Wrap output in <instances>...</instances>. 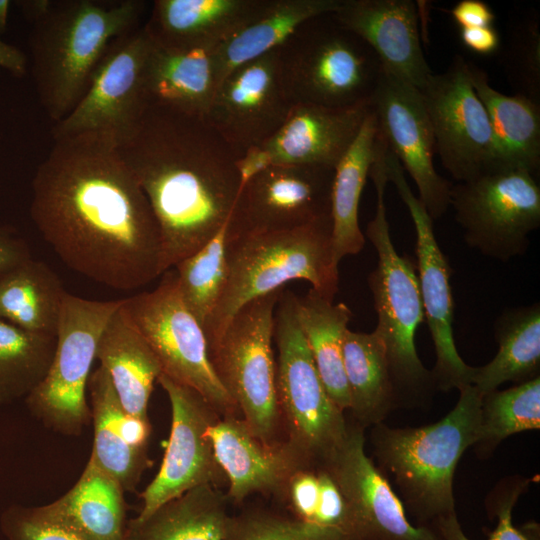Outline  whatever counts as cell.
I'll use <instances>...</instances> for the list:
<instances>
[{
  "label": "cell",
  "instance_id": "cell-26",
  "mask_svg": "<svg viewBox=\"0 0 540 540\" xmlns=\"http://www.w3.org/2000/svg\"><path fill=\"white\" fill-rule=\"evenodd\" d=\"M96 359L108 372L124 409L133 416L149 419L150 396L162 369L125 310L124 299L100 336Z\"/></svg>",
  "mask_w": 540,
  "mask_h": 540
},
{
  "label": "cell",
  "instance_id": "cell-39",
  "mask_svg": "<svg viewBox=\"0 0 540 540\" xmlns=\"http://www.w3.org/2000/svg\"><path fill=\"white\" fill-rule=\"evenodd\" d=\"M174 267L183 302L203 328L226 284L227 223L205 245Z\"/></svg>",
  "mask_w": 540,
  "mask_h": 540
},
{
  "label": "cell",
  "instance_id": "cell-9",
  "mask_svg": "<svg viewBox=\"0 0 540 540\" xmlns=\"http://www.w3.org/2000/svg\"><path fill=\"white\" fill-rule=\"evenodd\" d=\"M283 289L241 307L220 338L208 347L212 367L241 418L269 446L284 442L272 346L275 309Z\"/></svg>",
  "mask_w": 540,
  "mask_h": 540
},
{
  "label": "cell",
  "instance_id": "cell-33",
  "mask_svg": "<svg viewBox=\"0 0 540 540\" xmlns=\"http://www.w3.org/2000/svg\"><path fill=\"white\" fill-rule=\"evenodd\" d=\"M377 119L372 108L357 136L335 167L331 195L332 242L337 265L364 247L358 209L361 193L369 176L376 139Z\"/></svg>",
  "mask_w": 540,
  "mask_h": 540
},
{
  "label": "cell",
  "instance_id": "cell-44",
  "mask_svg": "<svg viewBox=\"0 0 540 540\" xmlns=\"http://www.w3.org/2000/svg\"><path fill=\"white\" fill-rule=\"evenodd\" d=\"M319 469L302 467L294 471L278 498L287 510V514L311 524H315L319 504Z\"/></svg>",
  "mask_w": 540,
  "mask_h": 540
},
{
  "label": "cell",
  "instance_id": "cell-35",
  "mask_svg": "<svg viewBox=\"0 0 540 540\" xmlns=\"http://www.w3.org/2000/svg\"><path fill=\"white\" fill-rule=\"evenodd\" d=\"M342 352L352 422L364 429L383 422L397 402L380 339L347 329Z\"/></svg>",
  "mask_w": 540,
  "mask_h": 540
},
{
  "label": "cell",
  "instance_id": "cell-10",
  "mask_svg": "<svg viewBox=\"0 0 540 540\" xmlns=\"http://www.w3.org/2000/svg\"><path fill=\"white\" fill-rule=\"evenodd\" d=\"M123 299L97 301L66 293L49 370L25 398L29 411L48 428L79 435L91 421L86 391L100 336Z\"/></svg>",
  "mask_w": 540,
  "mask_h": 540
},
{
  "label": "cell",
  "instance_id": "cell-28",
  "mask_svg": "<svg viewBox=\"0 0 540 540\" xmlns=\"http://www.w3.org/2000/svg\"><path fill=\"white\" fill-rule=\"evenodd\" d=\"M124 493L121 484L89 457L70 490L36 509L88 540H123L127 524Z\"/></svg>",
  "mask_w": 540,
  "mask_h": 540
},
{
  "label": "cell",
  "instance_id": "cell-46",
  "mask_svg": "<svg viewBox=\"0 0 540 540\" xmlns=\"http://www.w3.org/2000/svg\"><path fill=\"white\" fill-rule=\"evenodd\" d=\"M32 258L28 243L14 229L0 225V273Z\"/></svg>",
  "mask_w": 540,
  "mask_h": 540
},
{
  "label": "cell",
  "instance_id": "cell-13",
  "mask_svg": "<svg viewBox=\"0 0 540 540\" xmlns=\"http://www.w3.org/2000/svg\"><path fill=\"white\" fill-rule=\"evenodd\" d=\"M335 168L313 164H269L242 185L227 235L296 229L331 217Z\"/></svg>",
  "mask_w": 540,
  "mask_h": 540
},
{
  "label": "cell",
  "instance_id": "cell-49",
  "mask_svg": "<svg viewBox=\"0 0 540 540\" xmlns=\"http://www.w3.org/2000/svg\"><path fill=\"white\" fill-rule=\"evenodd\" d=\"M0 67L22 77L27 70V58L17 47L0 39Z\"/></svg>",
  "mask_w": 540,
  "mask_h": 540
},
{
  "label": "cell",
  "instance_id": "cell-16",
  "mask_svg": "<svg viewBox=\"0 0 540 540\" xmlns=\"http://www.w3.org/2000/svg\"><path fill=\"white\" fill-rule=\"evenodd\" d=\"M386 169L388 181L394 184L415 228L417 257L415 265L424 317L436 353V363L431 370L436 391L460 390L471 385L473 367L463 361L453 337L451 267L448 258L436 240L433 219L411 190L402 165L389 149L386 153Z\"/></svg>",
  "mask_w": 540,
  "mask_h": 540
},
{
  "label": "cell",
  "instance_id": "cell-5",
  "mask_svg": "<svg viewBox=\"0 0 540 540\" xmlns=\"http://www.w3.org/2000/svg\"><path fill=\"white\" fill-rule=\"evenodd\" d=\"M369 176L377 195L375 215L366 227V237L378 256L377 266L368 276L377 313L374 333L384 347L397 407L423 406L436 388L431 370L422 364L415 345L417 329L425 320L416 265L409 256L398 254L390 235L384 151L374 153Z\"/></svg>",
  "mask_w": 540,
  "mask_h": 540
},
{
  "label": "cell",
  "instance_id": "cell-30",
  "mask_svg": "<svg viewBox=\"0 0 540 540\" xmlns=\"http://www.w3.org/2000/svg\"><path fill=\"white\" fill-rule=\"evenodd\" d=\"M341 0H271L258 18L211 51L216 90L236 67L276 49L303 23L334 13Z\"/></svg>",
  "mask_w": 540,
  "mask_h": 540
},
{
  "label": "cell",
  "instance_id": "cell-38",
  "mask_svg": "<svg viewBox=\"0 0 540 540\" xmlns=\"http://www.w3.org/2000/svg\"><path fill=\"white\" fill-rule=\"evenodd\" d=\"M540 429V376L481 397L479 424L473 448L488 458L507 437Z\"/></svg>",
  "mask_w": 540,
  "mask_h": 540
},
{
  "label": "cell",
  "instance_id": "cell-22",
  "mask_svg": "<svg viewBox=\"0 0 540 540\" xmlns=\"http://www.w3.org/2000/svg\"><path fill=\"white\" fill-rule=\"evenodd\" d=\"M332 15L365 41L385 68L416 88L433 74L421 46L414 1L341 0Z\"/></svg>",
  "mask_w": 540,
  "mask_h": 540
},
{
  "label": "cell",
  "instance_id": "cell-31",
  "mask_svg": "<svg viewBox=\"0 0 540 540\" xmlns=\"http://www.w3.org/2000/svg\"><path fill=\"white\" fill-rule=\"evenodd\" d=\"M229 504L220 488H193L146 517L130 519L123 540H223Z\"/></svg>",
  "mask_w": 540,
  "mask_h": 540
},
{
  "label": "cell",
  "instance_id": "cell-24",
  "mask_svg": "<svg viewBox=\"0 0 540 540\" xmlns=\"http://www.w3.org/2000/svg\"><path fill=\"white\" fill-rule=\"evenodd\" d=\"M88 389L94 428L90 457L125 491H134L152 464L148 456L150 420L133 416L124 409L102 366L90 375Z\"/></svg>",
  "mask_w": 540,
  "mask_h": 540
},
{
  "label": "cell",
  "instance_id": "cell-41",
  "mask_svg": "<svg viewBox=\"0 0 540 540\" xmlns=\"http://www.w3.org/2000/svg\"><path fill=\"white\" fill-rule=\"evenodd\" d=\"M223 540H350L339 530L253 507L230 515Z\"/></svg>",
  "mask_w": 540,
  "mask_h": 540
},
{
  "label": "cell",
  "instance_id": "cell-51",
  "mask_svg": "<svg viewBox=\"0 0 540 540\" xmlns=\"http://www.w3.org/2000/svg\"><path fill=\"white\" fill-rule=\"evenodd\" d=\"M10 5L11 1L0 0V34L6 29Z\"/></svg>",
  "mask_w": 540,
  "mask_h": 540
},
{
  "label": "cell",
  "instance_id": "cell-47",
  "mask_svg": "<svg viewBox=\"0 0 540 540\" xmlns=\"http://www.w3.org/2000/svg\"><path fill=\"white\" fill-rule=\"evenodd\" d=\"M450 13L461 28L492 26L495 20L492 9L480 0H462L453 6Z\"/></svg>",
  "mask_w": 540,
  "mask_h": 540
},
{
  "label": "cell",
  "instance_id": "cell-2",
  "mask_svg": "<svg viewBox=\"0 0 540 540\" xmlns=\"http://www.w3.org/2000/svg\"><path fill=\"white\" fill-rule=\"evenodd\" d=\"M117 148L157 221L164 274L228 222L241 158L204 118L158 104L146 106Z\"/></svg>",
  "mask_w": 540,
  "mask_h": 540
},
{
  "label": "cell",
  "instance_id": "cell-14",
  "mask_svg": "<svg viewBox=\"0 0 540 540\" xmlns=\"http://www.w3.org/2000/svg\"><path fill=\"white\" fill-rule=\"evenodd\" d=\"M419 90L436 153L452 178L464 182L493 170L490 120L471 84L468 62L456 55L444 72L433 73Z\"/></svg>",
  "mask_w": 540,
  "mask_h": 540
},
{
  "label": "cell",
  "instance_id": "cell-25",
  "mask_svg": "<svg viewBox=\"0 0 540 540\" xmlns=\"http://www.w3.org/2000/svg\"><path fill=\"white\" fill-rule=\"evenodd\" d=\"M271 0H156L143 25L155 44L214 49L258 18Z\"/></svg>",
  "mask_w": 540,
  "mask_h": 540
},
{
  "label": "cell",
  "instance_id": "cell-36",
  "mask_svg": "<svg viewBox=\"0 0 540 540\" xmlns=\"http://www.w3.org/2000/svg\"><path fill=\"white\" fill-rule=\"evenodd\" d=\"M297 316L321 381L332 401L344 413L350 406L343 364V339L352 312L310 288L297 297Z\"/></svg>",
  "mask_w": 540,
  "mask_h": 540
},
{
  "label": "cell",
  "instance_id": "cell-20",
  "mask_svg": "<svg viewBox=\"0 0 540 540\" xmlns=\"http://www.w3.org/2000/svg\"><path fill=\"white\" fill-rule=\"evenodd\" d=\"M365 429L351 422L324 466L338 485L352 523V540H441L433 527L415 526L389 480L365 452Z\"/></svg>",
  "mask_w": 540,
  "mask_h": 540
},
{
  "label": "cell",
  "instance_id": "cell-18",
  "mask_svg": "<svg viewBox=\"0 0 540 540\" xmlns=\"http://www.w3.org/2000/svg\"><path fill=\"white\" fill-rule=\"evenodd\" d=\"M293 106L276 48L233 69L204 119L243 158L281 128Z\"/></svg>",
  "mask_w": 540,
  "mask_h": 540
},
{
  "label": "cell",
  "instance_id": "cell-34",
  "mask_svg": "<svg viewBox=\"0 0 540 540\" xmlns=\"http://www.w3.org/2000/svg\"><path fill=\"white\" fill-rule=\"evenodd\" d=\"M66 293L46 263L30 258L0 273V320L56 336Z\"/></svg>",
  "mask_w": 540,
  "mask_h": 540
},
{
  "label": "cell",
  "instance_id": "cell-3",
  "mask_svg": "<svg viewBox=\"0 0 540 540\" xmlns=\"http://www.w3.org/2000/svg\"><path fill=\"white\" fill-rule=\"evenodd\" d=\"M142 0H51L31 23V72L39 101L55 123L78 104L109 44L140 27Z\"/></svg>",
  "mask_w": 540,
  "mask_h": 540
},
{
  "label": "cell",
  "instance_id": "cell-21",
  "mask_svg": "<svg viewBox=\"0 0 540 540\" xmlns=\"http://www.w3.org/2000/svg\"><path fill=\"white\" fill-rule=\"evenodd\" d=\"M370 110V102L344 108L294 105L281 128L240 159L243 183L269 164H313L335 168Z\"/></svg>",
  "mask_w": 540,
  "mask_h": 540
},
{
  "label": "cell",
  "instance_id": "cell-29",
  "mask_svg": "<svg viewBox=\"0 0 540 540\" xmlns=\"http://www.w3.org/2000/svg\"><path fill=\"white\" fill-rule=\"evenodd\" d=\"M212 50L168 49L150 39L144 69L147 105H163L205 118L216 92Z\"/></svg>",
  "mask_w": 540,
  "mask_h": 540
},
{
  "label": "cell",
  "instance_id": "cell-6",
  "mask_svg": "<svg viewBox=\"0 0 540 540\" xmlns=\"http://www.w3.org/2000/svg\"><path fill=\"white\" fill-rule=\"evenodd\" d=\"M227 279L221 298L203 327L208 347L248 302L305 280L311 289L334 301L338 265L334 260L332 218L292 230L227 235Z\"/></svg>",
  "mask_w": 540,
  "mask_h": 540
},
{
  "label": "cell",
  "instance_id": "cell-43",
  "mask_svg": "<svg viewBox=\"0 0 540 540\" xmlns=\"http://www.w3.org/2000/svg\"><path fill=\"white\" fill-rule=\"evenodd\" d=\"M7 540H88L73 529L42 516L36 507L12 505L1 515Z\"/></svg>",
  "mask_w": 540,
  "mask_h": 540
},
{
  "label": "cell",
  "instance_id": "cell-23",
  "mask_svg": "<svg viewBox=\"0 0 540 540\" xmlns=\"http://www.w3.org/2000/svg\"><path fill=\"white\" fill-rule=\"evenodd\" d=\"M208 433L230 503L241 504L257 493L278 500L292 473L309 467L285 442L269 446L260 441L239 416L220 417Z\"/></svg>",
  "mask_w": 540,
  "mask_h": 540
},
{
  "label": "cell",
  "instance_id": "cell-12",
  "mask_svg": "<svg viewBox=\"0 0 540 540\" xmlns=\"http://www.w3.org/2000/svg\"><path fill=\"white\" fill-rule=\"evenodd\" d=\"M521 169H496L457 182L450 207L467 246L508 262L524 255L529 235L540 226V187Z\"/></svg>",
  "mask_w": 540,
  "mask_h": 540
},
{
  "label": "cell",
  "instance_id": "cell-11",
  "mask_svg": "<svg viewBox=\"0 0 540 540\" xmlns=\"http://www.w3.org/2000/svg\"><path fill=\"white\" fill-rule=\"evenodd\" d=\"M124 308L162 374L195 390L220 417H241L212 367L204 330L183 302L175 272L166 271L154 290L125 298Z\"/></svg>",
  "mask_w": 540,
  "mask_h": 540
},
{
  "label": "cell",
  "instance_id": "cell-27",
  "mask_svg": "<svg viewBox=\"0 0 540 540\" xmlns=\"http://www.w3.org/2000/svg\"><path fill=\"white\" fill-rule=\"evenodd\" d=\"M471 84L483 103L492 129L496 169H521L533 175L540 166V106L522 94L494 89L486 72L468 62Z\"/></svg>",
  "mask_w": 540,
  "mask_h": 540
},
{
  "label": "cell",
  "instance_id": "cell-17",
  "mask_svg": "<svg viewBox=\"0 0 540 540\" xmlns=\"http://www.w3.org/2000/svg\"><path fill=\"white\" fill-rule=\"evenodd\" d=\"M157 381L171 405V430L160 469L141 493L139 518L193 488L227 483L208 433L218 413L195 390L162 373Z\"/></svg>",
  "mask_w": 540,
  "mask_h": 540
},
{
  "label": "cell",
  "instance_id": "cell-50",
  "mask_svg": "<svg viewBox=\"0 0 540 540\" xmlns=\"http://www.w3.org/2000/svg\"><path fill=\"white\" fill-rule=\"evenodd\" d=\"M25 18L33 23L45 14L48 10L51 0H22L16 1Z\"/></svg>",
  "mask_w": 540,
  "mask_h": 540
},
{
  "label": "cell",
  "instance_id": "cell-32",
  "mask_svg": "<svg viewBox=\"0 0 540 540\" xmlns=\"http://www.w3.org/2000/svg\"><path fill=\"white\" fill-rule=\"evenodd\" d=\"M494 337L498 352L484 366L473 367L471 375L481 397L505 382L540 376V304L504 309L495 320Z\"/></svg>",
  "mask_w": 540,
  "mask_h": 540
},
{
  "label": "cell",
  "instance_id": "cell-40",
  "mask_svg": "<svg viewBox=\"0 0 540 540\" xmlns=\"http://www.w3.org/2000/svg\"><path fill=\"white\" fill-rule=\"evenodd\" d=\"M529 484V478L513 475L501 479L491 490L486 498V510L490 519L498 518V523L487 540H540L537 523L529 522L521 527L512 523L513 509ZM432 527L441 540H471L463 532L456 513L438 519Z\"/></svg>",
  "mask_w": 540,
  "mask_h": 540
},
{
  "label": "cell",
  "instance_id": "cell-37",
  "mask_svg": "<svg viewBox=\"0 0 540 540\" xmlns=\"http://www.w3.org/2000/svg\"><path fill=\"white\" fill-rule=\"evenodd\" d=\"M56 336L0 320V405L28 397L51 365Z\"/></svg>",
  "mask_w": 540,
  "mask_h": 540
},
{
  "label": "cell",
  "instance_id": "cell-19",
  "mask_svg": "<svg viewBox=\"0 0 540 540\" xmlns=\"http://www.w3.org/2000/svg\"><path fill=\"white\" fill-rule=\"evenodd\" d=\"M371 108L389 151L409 173L433 221L450 207L452 183L434 167L435 138L421 92L382 65Z\"/></svg>",
  "mask_w": 540,
  "mask_h": 540
},
{
  "label": "cell",
  "instance_id": "cell-8",
  "mask_svg": "<svg viewBox=\"0 0 540 540\" xmlns=\"http://www.w3.org/2000/svg\"><path fill=\"white\" fill-rule=\"evenodd\" d=\"M277 48L282 79L294 105L344 108L371 101L382 63L332 13L306 21Z\"/></svg>",
  "mask_w": 540,
  "mask_h": 540
},
{
  "label": "cell",
  "instance_id": "cell-4",
  "mask_svg": "<svg viewBox=\"0 0 540 540\" xmlns=\"http://www.w3.org/2000/svg\"><path fill=\"white\" fill-rule=\"evenodd\" d=\"M454 408L441 420L421 427L372 426L374 463L392 479L405 510L417 526L455 514L453 479L464 452L477 436L481 395L473 385L459 390Z\"/></svg>",
  "mask_w": 540,
  "mask_h": 540
},
{
  "label": "cell",
  "instance_id": "cell-42",
  "mask_svg": "<svg viewBox=\"0 0 540 540\" xmlns=\"http://www.w3.org/2000/svg\"><path fill=\"white\" fill-rule=\"evenodd\" d=\"M540 18L523 13L512 25L503 54L507 77L517 90L534 101L540 96Z\"/></svg>",
  "mask_w": 540,
  "mask_h": 540
},
{
  "label": "cell",
  "instance_id": "cell-7",
  "mask_svg": "<svg viewBox=\"0 0 540 540\" xmlns=\"http://www.w3.org/2000/svg\"><path fill=\"white\" fill-rule=\"evenodd\" d=\"M297 297L282 290L274 315L276 393L284 442L309 467H324L346 438L345 413L329 397L297 316Z\"/></svg>",
  "mask_w": 540,
  "mask_h": 540
},
{
  "label": "cell",
  "instance_id": "cell-15",
  "mask_svg": "<svg viewBox=\"0 0 540 540\" xmlns=\"http://www.w3.org/2000/svg\"><path fill=\"white\" fill-rule=\"evenodd\" d=\"M150 39L143 25L115 38L75 108L54 124L53 138L98 133L123 137L147 106L144 69Z\"/></svg>",
  "mask_w": 540,
  "mask_h": 540
},
{
  "label": "cell",
  "instance_id": "cell-45",
  "mask_svg": "<svg viewBox=\"0 0 540 540\" xmlns=\"http://www.w3.org/2000/svg\"><path fill=\"white\" fill-rule=\"evenodd\" d=\"M320 497L315 524L333 528L352 540V523L345 499L326 468L319 469Z\"/></svg>",
  "mask_w": 540,
  "mask_h": 540
},
{
  "label": "cell",
  "instance_id": "cell-1",
  "mask_svg": "<svg viewBox=\"0 0 540 540\" xmlns=\"http://www.w3.org/2000/svg\"><path fill=\"white\" fill-rule=\"evenodd\" d=\"M53 141L32 179L30 216L57 256L117 290L163 274L157 221L115 140L80 133Z\"/></svg>",
  "mask_w": 540,
  "mask_h": 540
},
{
  "label": "cell",
  "instance_id": "cell-48",
  "mask_svg": "<svg viewBox=\"0 0 540 540\" xmlns=\"http://www.w3.org/2000/svg\"><path fill=\"white\" fill-rule=\"evenodd\" d=\"M460 38L467 48L479 54H491L500 45L499 34L492 26L461 28Z\"/></svg>",
  "mask_w": 540,
  "mask_h": 540
}]
</instances>
